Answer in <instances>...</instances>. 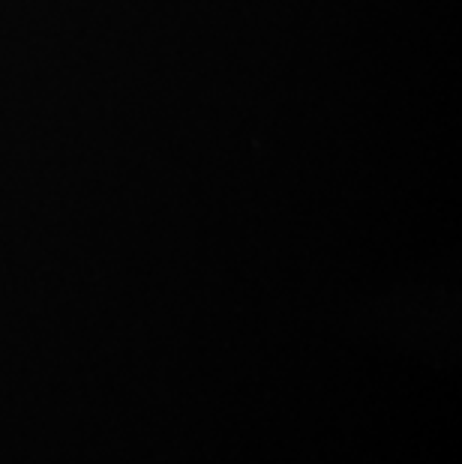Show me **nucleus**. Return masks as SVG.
Returning <instances> with one entry per match:
<instances>
[]
</instances>
